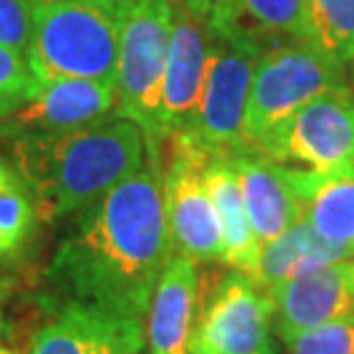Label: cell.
I'll return each instance as SVG.
<instances>
[{"label":"cell","mask_w":354,"mask_h":354,"mask_svg":"<svg viewBox=\"0 0 354 354\" xmlns=\"http://www.w3.org/2000/svg\"><path fill=\"white\" fill-rule=\"evenodd\" d=\"M161 152H147L136 175L81 212L53 253L48 279L65 304H81L145 327L159 274L173 258Z\"/></svg>","instance_id":"1"},{"label":"cell","mask_w":354,"mask_h":354,"mask_svg":"<svg viewBox=\"0 0 354 354\" xmlns=\"http://www.w3.org/2000/svg\"><path fill=\"white\" fill-rule=\"evenodd\" d=\"M145 133L124 118L10 140V161L30 187L41 221L92 207L145 166Z\"/></svg>","instance_id":"2"},{"label":"cell","mask_w":354,"mask_h":354,"mask_svg":"<svg viewBox=\"0 0 354 354\" xmlns=\"http://www.w3.org/2000/svg\"><path fill=\"white\" fill-rule=\"evenodd\" d=\"M120 51V0H60L39 5L28 46L37 81L65 79L115 83Z\"/></svg>","instance_id":"3"},{"label":"cell","mask_w":354,"mask_h":354,"mask_svg":"<svg viewBox=\"0 0 354 354\" xmlns=\"http://www.w3.org/2000/svg\"><path fill=\"white\" fill-rule=\"evenodd\" d=\"M171 0H120V51L113 115L136 122L145 133L147 152H159L161 88L173 37Z\"/></svg>","instance_id":"4"},{"label":"cell","mask_w":354,"mask_h":354,"mask_svg":"<svg viewBox=\"0 0 354 354\" xmlns=\"http://www.w3.org/2000/svg\"><path fill=\"white\" fill-rule=\"evenodd\" d=\"M345 88L343 65L310 46L276 48L256 62L244 115V147L258 143L313 99Z\"/></svg>","instance_id":"5"},{"label":"cell","mask_w":354,"mask_h":354,"mask_svg":"<svg viewBox=\"0 0 354 354\" xmlns=\"http://www.w3.org/2000/svg\"><path fill=\"white\" fill-rule=\"evenodd\" d=\"M209 32L214 44L209 46L207 79L189 133H194L212 157H230L246 150L244 115L260 48L249 30Z\"/></svg>","instance_id":"6"},{"label":"cell","mask_w":354,"mask_h":354,"mask_svg":"<svg viewBox=\"0 0 354 354\" xmlns=\"http://www.w3.org/2000/svg\"><path fill=\"white\" fill-rule=\"evenodd\" d=\"M164 166V198L168 228L177 253L196 263L221 260V228L212 198L205 189L203 173L212 154L198 143L194 133H171Z\"/></svg>","instance_id":"7"},{"label":"cell","mask_w":354,"mask_h":354,"mask_svg":"<svg viewBox=\"0 0 354 354\" xmlns=\"http://www.w3.org/2000/svg\"><path fill=\"white\" fill-rule=\"evenodd\" d=\"M272 299L249 276L232 269L207 288L201 281V306L189 354H258L272 345Z\"/></svg>","instance_id":"8"},{"label":"cell","mask_w":354,"mask_h":354,"mask_svg":"<svg viewBox=\"0 0 354 354\" xmlns=\"http://www.w3.org/2000/svg\"><path fill=\"white\" fill-rule=\"evenodd\" d=\"M256 152L317 173L354 166V97L338 90L313 99L267 133Z\"/></svg>","instance_id":"9"},{"label":"cell","mask_w":354,"mask_h":354,"mask_svg":"<svg viewBox=\"0 0 354 354\" xmlns=\"http://www.w3.org/2000/svg\"><path fill=\"white\" fill-rule=\"evenodd\" d=\"M115 83L65 79L44 83L30 102L0 122V138L39 136L102 122L115 111Z\"/></svg>","instance_id":"10"},{"label":"cell","mask_w":354,"mask_h":354,"mask_svg":"<svg viewBox=\"0 0 354 354\" xmlns=\"http://www.w3.org/2000/svg\"><path fill=\"white\" fill-rule=\"evenodd\" d=\"M274 327L283 341L306 334L354 313V290L348 279V260L317 267L269 290Z\"/></svg>","instance_id":"11"},{"label":"cell","mask_w":354,"mask_h":354,"mask_svg":"<svg viewBox=\"0 0 354 354\" xmlns=\"http://www.w3.org/2000/svg\"><path fill=\"white\" fill-rule=\"evenodd\" d=\"M207 65L209 41L205 37L203 21L180 5L173 19L171 51L161 88V129L166 138L171 133L194 129L207 79Z\"/></svg>","instance_id":"12"},{"label":"cell","mask_w":354,"mask_h":354,"mask_svg":"<svg viewBox=\"0 0 354 354\" xmlns=\"http://www.w3.org/2000/svg\"><path fill=\"white\" fill-rule=\"evenodd\" d=\"M228 159L237 175L251 230L260 249L306 218L288 166L251 150L235 152Z\"/></svg>","instance_id":"13"},{"label":"cell","mask_w":354,"mask_h":354,"mask_svg":"<svg viewBox=\"0 0 354 354\" xmlns=\"http://www.w3.org/2000/svg\"><path fill=\"white\" fill-rule=\"evenodd\" d=\"M201 274L198 263L184 253H173L152 290L145 317V343L150 354H189L194 341Z\"/></svg>","instance_id":"14"},{"label":"cell","mask_w":354,"mask_h":354,"mask_svg":"<svg viewBox=\"0 0 354 354\" xmlns=\"http://www.w3.org/2000/svg\"><path fill=\"white\" fill-rule=\"evenodd\" d=\"M143 345V324L115 320L81 304H65L37 331L28 354H133Z\"/></svg>","instance_id":"15"},{"label":"cell","mask_w":354,"mask_h":354,"mask_svg":"<svg viewBox=\"0 0 354 354\" xmlns=\"http://www.w3.org/2000/svg\"><path fill=\"white\" fill-rule=\"evenodd\" d=\"M205 189L218 216L221 228V263L242 272L253 281L258 274L260 244L251 230L242 189L228 157H212L203 173Z\"/></svg>","instance_id":"16"},{"label":"cell","mask_w":354,"mask_h":354,"mask_svg":"<svg viewBox=\"0 0 354 354\" xmlns=\"http://www.w3.org/2000/svg\"><path fill=\"white\" fill-rule=\"evenodd\" d=\"M304 203V221L327 237L354 251V166L317 173L290 168Z\"/></svg>","instance_id":"17"},{"label":"cell","mask_w":354,"mask_h":354,"mask_svg":"<svg viewBox=\"0 0 354 354\" xmlns=\"http://www.w3.org/2000/svg\"><path fill=\"white\" fill-rule=\"evenodd\" d=\"M348 258H354L352 249L329 242L308 221H301L260 249L258 274L253 283L263 292H269L272 288L295 279V276L331 263H343Z\"/></svg>","instance_id":"18"},{"label":"cell","mask_w":354,"mask_h":354,"mask_svg":"<svg viewBox=\"0 0 354 354\" xmlns=\"http://www.w3.org/2000/svg\"><path fill=\"white\" fill-rule=\"evenodd\" d=\"M37 203L10 159L0 157V265L26 256L37 230Z\"/></svg>","instance_id":"19"},{"label":"cell","mask_w":354,"mask_h":354,"mask_svg":"<svg viewBox=\"0 0 354 354\" xmlns=\"http://www.w3.org/2000/svg\"><path fill=\"white\" fill-rule=\"evenodd\" d=\"M301 41L338 65L354 60V0H306Z\"/></svg>","instance_id":"20"},{"label":"cell","mask_w":354,"mask_h":354,"mask_svg":"<svg viewBox=\"0 0 354 354\" xmlns=\"http://www.w3.org/2000/svg\"><path fill=\"white\" fill-rule=\"evenodd\" d=\"M39 88L26 55L0 46V122L30 102Z\"/></svg>","instance_id":"21"},{"label":"cell","mask_w":354,"mask_h":354,"mask_svg":"<svg viewBox=\"0 0 354 354\" xmlns=\"http://www.w3.org/2000/svg\"><path fill=\"white\" fill-rule=\"evenodd\" d=\"M290 354H354V313L288 341Z\"/></svg>","instance_id":"22"},{"label":"cell","mask_w":354,"mask_h":354,"mask_svg":"<svg viewBox=\"0 0 354 354\" xmlns=\"http://www.w3.org/2000/svg\"><path fill=\"white\" fill-rule=\"evenodd\" d=\"M239 10L242 17H251L260 28L301 37L306 0H239Z\"/></svg>","instance_id":"23"},{"label":"cell","mask_w":354,"mask_h":354,"mask_svg":"<svg viewBox=\"0 0 354 354\" xmlns=\"http://www.w3.org/2000/svg\"><path fill=\"white\" fill-rule=\"evenodd\" d=\"M37 5L30 0H0V46L17 53H28Z\"/></svg>","instance_id":"24"},{"label":"cell","mask_w":354,"mask_h":354,"mask_svg":"<svg viewBox=\"0 0 354 354\" xmlns=\"http://www.w3.org/2000/svg\"><path fill=\"white\" fill-rule=\"evenodd\" d=\"M180 5L214 32L246 30L239 0H180Z\"/></svg>","instance_id":"25"},{"label":"cell","mask_w":354,"mask_h":354,"mask_svg":"<svg viewBox=\"0 0 354 354\" xmlns=\"http://www.w3.org/2000/svg\"><path fill=\"white\" fill-rule=\"evenodd\" d=\"M348 279H350V286L354 290V260H348Z\"/></svg>","instance_id":"26"},{"label":"cell","mask_w":354,"mask_h":354,"mask_svg":"<svg viewBox=\"0 0 354 354\" xmlns=\"http://www.w3.org/2000/svg\"><path fill=\"white\" fill-rule=\"evenodd\" d=\"M30 3L39 7V5H51V3H60V0H30Z\"/></svg>","instance_id":"27"},{"label":"cell","mask_w":354,"mask_h":354,"mask_svg":"<svg viewBox=\"0 0 354 354\" xmlns=\"http://www.w3.org/2000/svg\"><path fill=\"white\" fill-rule=\"evenodd\" d=\"M0 354H17V352H14L12 348H7V345L0 343Z\"/></svg>","instance_id":"28"},{"label":"cell","mask_w":354,"mask_h":354,"mask_svg":"<svg viewBox=\"0 0 354 354\" xmlns=\"http://www.w3.org/2000/svg\"><path fill=\"white\" fill-rule=\"evenodd\" d=\"M5 331V317H3V308H0V336H3Z\"/></svg>","instance_id":"29"},{"label":"cell","mask_w":354,"mask_h":354,"mask_svg":"<svg viewBox=\"0 0 354 354\" xmlns=\"http://www.w3.org/2000/svg\"><path fill=\"white\" fill-rule=\"evenodd\" d=\"M258 354H276V350H274V345H269L267 350H263V352H258Z\"/></svg>","instance_id":"30"},{"label":"cell","mask_w":354,"mask_h":354,"mask_svg":"<svg viewBox=\"0 0 354 354\" xmlns=\"http://www.w3.org/2000/svg\"><path fill=\"white\" fill-rule=\"evenodd\" d=\"M133 354H140V352H133Z\"/></svg>","instance_id":"31"}]
</instances>
